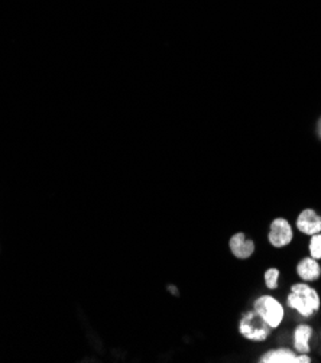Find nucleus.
<instances>
[{
  "mask_svg": "<svg viewBox=\"0 0 321 363\" xmlns=\"http://www.w3.org/2000/svg\"><path fill=\"white\" fill-rule=\"evenodd\" d=\"M288 307L298 311L303 317H311L320 309V295L307 284H294L287 297Z\"/></svg>",
  "mask_w": 321,
  "mask_h": 363,
  "instance_id": "f257e3e1",
  "label": "nucleus"
},
{
  "mask_svg": "<svg viewBox=\"0 0 321 363\" xmlns=\"http://www.w3.org/2000/svg\"><path fill=\"white\" fill-rule=\"evenodd\" d=\"M240 334L252 341H265L271 334V326L255 310L244 314L239 324Z\"/></svg>",
  "mask_w": 321,
  "mask_h": 363,
  "instance_id": "f03ea898",
  "label": "nucleus"
},
{
  "mask_svg": "<svg viewBox=\"0 0 321 363\" xmlns=\"http://www.w3.org/2000/svg\"><path fill=\"white\" fill-rule=\"evenodd\" d=\"M253 310L269 324L271 329L279 327L285 316V310L282 307V304L271 295L259 297L253 302Z\"/></svg>",
  "mask_w": 321,
  "mask_h": 363,
  "instance_id": "7ed1b4c3",
  "label": "nucleus"
},
{
  "mask_svg": "<svg viewBox=\"0 0 321 363\" xmlns=\"http://www.w3.org/2000/svg\"><path fill=\"white\" fill-rule=\"evenodd\" d=\"M294 238L292 227L290 222L284 217H278L271 223L268 240L275 247H284L291 243Z\"/></svg>",
  "mask_w": 321,
  "mask_h": 363,
  "instance_id": "20e7f679",
  "label": "nucleus"
},
{
  "mask_svg": "<svg viewBox=\"0 0 321 363\" xmlns=\"http://www.w3.org/2000/svg\"><path fill=\"white\" fill-rule=\"evenodd\" d=\"M260 363H310L308 355H295L292 350L281 348L271 350L263 355L259 360Z\"/></svg>",
  "mask_w": 321,
  "mask_h": 363,
  "instance_id": "39448f33",
  "label": "nucleus"
},
{
  "mask_svg": "<svg viewBox=\"0 0 321 363\" xmlns=\"http://www.w3.org/2000/svg\"><path fill=\"white\" fill-rule=\"evenodd\" d=\"M295 224H297L298 231L303 235L313 236V235L321 233V216H318L311 208L303 210V212H301L299 216L297 217Z\"/></svg>",
  "mask_w": 321,
  "mask_h": 363,
  "instance_id": "423d86ee",
  "label": "nucleus"
},
{
  "mask_svg": "<svg viewBox=\"0 0 321 363\" xmlns=\"http://www.w3.org/2000/svg\"><path fill=\"white\" fill-rule=\"evenodd\" d=\"M230 251L233 256L237 259H248L253 255L255 252V243L253 240H248L244 233H235L229 242Z\"/></svg>",
  "mask_w": 321,
  "mask_h": 363,
  "instance_id": "0eeeda50",
  "label": "nucleus"
},
{
  "mask_svg": "<svg viewBox=\"0 0 321 363\" xmlns=\"http://www.w3.org/2000/svg\"><path fill=\"white\" fill-rule=\"evenodd\" d=\"M297 274L304 282H313L321 277V266L317 259L307 256L297 265Z\"/></svg>",
  "mask_w": 321,
  "mask_h": 363,
  "instance_id": "6e6552de",
  "label": "nucleus"
},
{
  "mask_svg": "<svg viewBox=\"0 0 321 363\" xmlns=\"http://www.w3.org/2000/svg\"><path fill=\"white\" fill-rule=\"evenodd\" d=\"M313 336V329L308 324H299L294 332V349L299 355H308L311 352L310 340Z\"/></svg>",
  "mask_w": 321,
  "mask_h": 363,
  "instance_id": "1a4fd4ad",
  "label": "nucleus"
},
{
  "mask_svg": "<svg viewBox=\"0 0 321 363\" xmlns=\"http://www.w3.org/2000/svg\"><path fill=\"white\" fill-rule=\"evenodd\" d=\"M308 251H310V256L314 259H321V233L313 235L308 243Z\"/></svg>",
  "mask_w": 321,
  "mask_h": 363,
  "instance_id": "9d476101",
  "label": "nucleus"
},
{
  "mask_svg": "<svg viewBox=\"0 0 321 363\" xmlns=\"http://www.w3.org/2000/svg\"><path fill=\"white\" fill-rule=\"evenodd\" d=\"M263 278H265V284L269 290H276L278 286V279H279V270L278 268H269L265 275H263Z\"/></svg>",
  "mask_w": 321,
  "mask_h": 363,
  "instance_id": "9b49d317",
  "label": "nucleus"
}]
</instances>
